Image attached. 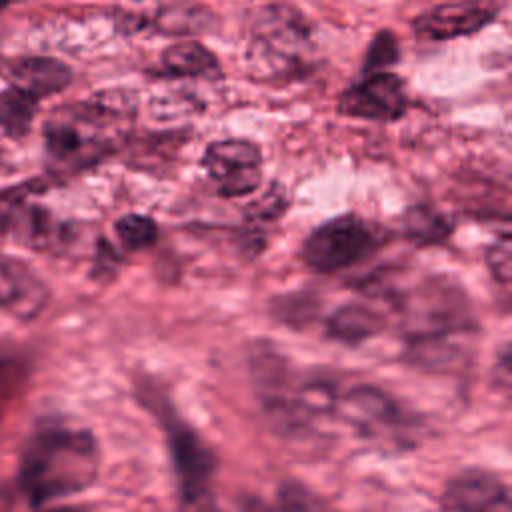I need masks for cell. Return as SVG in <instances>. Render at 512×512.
<instances>
[{"label":"cell","instance_id":"1","mask_svg":"<svg viewBox=\"0 0 512 512\" xmlns=\"http://www.w3.org/2000/svg\"><path fill=\"white\" fill-rule=\"evenodd\" d=\"M100 454L90 430L64 420L42 422L18 462V488L34 506L84 492L98 476Z\"/></svg>","mask_w":512,"mask_h":512},{"label":"cell","instance_id":"2","mask_svg":"<svg viewBox=\"0 0 512 512\" xmlns=\"http://www.w3.org/2000/svg\"><path fill=\"white\" fill-rule=\"evenodd\" d=\"M134 112L110 96L64 104L44 120V152L56 172L86 170L114 154L128 138Z\"/></svg>","mask_w":512,"mask_h":512},{"label":"cell","instance_id":"3","mask_svg":"<svg viewBox=\"0 0 512 512\" xmlns=\"http://www.w3.org/2000/svg\"><path fill=\"white\" fill-rule=\"evenodd\" d=\"M246 66L254 80H298L314 68L312 30L302 12L284 2L260 6L250 20Z\"/></svg>","mask_w":512,"mask_h":512},{"label":"cell","instance_id":"4","mask_svg":"<svg viewBox=\"0 0 512 512\" xmlns=\"http://www.w3.org/2000/svg\"><path fill=\"white\" fill-rule=\"evenodd\" d=\"M382 242L380 230L356 214L336 216L310 232L302 244V258L316 272H336L348 268Z\"/></svg>","mask_w":512,"mask_h":512},{"label":"cell","instance_id":"5","mask_svg":"<svg viewBox=\"0 0 512 512\" xmlns=\"http://www.w3.org/2000/svg\"><path fill=\"white\" fill-rule=\"evenodd\" d=\"M200 164L224 198L248 196L262 180L260 146L244 138H226L208 144Z\"/></svg>","mask_w":512,"mask_h":512},{"label":"cell","instance_id":"6","mask_svg":"<svg viewBox=\"0 0 512 512\" xmlns=\"http://www.w3.org/2000/svg\"><path fill=\"white\" fill-rule=\"evenodd\" d=\"M332 416L342 418L370 440L400 438L410 428L400 404L374 386H354L338 394Z\"/></svg>","mask_w":512,"mask_h":512},{"label":"cell","instance_id":"7","mask_svg":"<svg viewBox=\"0 0 512 512\" xmlns=\"http://www.w3.org/2000/svg\"><path fill=\"white\" fill-rule=\"evenodd\" d=\"M168 444L176 468L180 496L190 512H212L210 478L214 472L212 452L182 422H168Z\"/></svg>","mask_w":512,"mask_h":512},{"label":"cell","instance_id":"8","mask_svg":"<svg viewBox=\"0 0 512 512\" xmlns=\"http://www.w3.org/2000/svg\"><path fill=\"white\" fill-rule=\"evenodd\" d=\"M342 116L394 122L408 110V92L404 80L394 72H370L364 80L348 86L336 104Z\"/></svg>","mask_w":512,"mask_h":512},{"label":"cell","instance_id":"9","mask_svg":"<svg viewBox=\"0 0 512 512\" xmlns=\"http://www.w3.org/2000/svg\"><path fill=\"white\" fill-rule=\"evenodd\" d=\"M500 14L496 0H458L438 4L414 18V34L426 40H454L490 26Z\"/></svg>","mask_w":512,"mask_h":512},{"label":"cell","instance_id":"10","mask_svg":"<svg viewBox=\"0 0 512 512\" xmlns=\"http://www.w3.org/2000/svg\"><path fill=\"white\" fill-rule=\"evenodd\" d=\"M440 512H512L508 486L488 470H464L444 488Z\"/></svg>","mask_w":512,"mask_h":512},{"label":"cell","instance_id":"11","mask_svg":"<svg viewBox=\"0 0 512 512\" xmlns=\"http://www.w3.org/2000/svg\"><path fill=\"white\" fill-rule=\"evenodd\" d=\"M0 234L32 250H48L62 238L52 214L14 190L0 194Z\"/></svg>","mask_w":512,"mask_h":512},{"label":"cell","instance_id":"12","mask_svg":"<svg viewBox=\"0 0 512 512\" xmlns=\"http://www.w3.org/2000/svg\"><path fill=\"white\" fill-rule=\"evenodd\" d=\"M48 300L46 282L26 262L0 254V312L30 322L42 314Z\"/></svg>","mask_w":512,"mask_h":512},{"label":"cell","instance_id":"13","mask_svg":"<svg viewBox=\"0 0 512 512\" xmlns=\"http://www.w3.org/2000/svg\"><path fill=\"white\" fill-rule=\"evenodd\" d=\"M8 82L38 100L54 96L70 86L72 70L58 58L50 56H20L4 66Z\"/></svg>","mask_w":512,"mask_h":512},{"label":"cell","instance_id":"14","mask_svg":"<svg viewBox=\"0 0 512 512\" xmlns=\"http://www.w3.org/2000/svg\"><path fill=\"white\" fill-rule=\"evenodd\" d=\"M160 74L166 78H218L220 64L214 52L194 40L170 44L160 56Z\"/></svg>","mask_w":512,"mask_h":512},{"label":"cell","instance_id":"15","mask_svg":"<svg viewBox=\"0 0 512 512\" xmlns=\"http://www.w3.org/2000/svg\"><path fill=\"white\" fill-rule=\"evenodd\" d=\"M382 328V314L374 308H368L366 304H346L338 308L328 322V332L348 344H358L366 338H372Z\"/></svg>","mask_w":512,"mask_h":512},{"label":"cell","instance_id":"16","mask_svg":"<svg viewBox=\"0 0 512 512\" xmlns=\"http://www.w3.org/2000/svg\"><path fill=\"white\" fill-rule=\"evenodd\" d=\"M40 100L32 94L8 84L0 92V134L8 138H24L36 118Z\"/></svg>","mask_w":512,"mask_h":512},{"label":"cell","instance_id":"17","mask_svg":"<svg viewBox=\"0 0 512 512\" xmlns=\"http://www.w3.org/2000/svg\"><path fill=\"white\" fill-rule=\"evenodd\" d=\"M404 228L410 240L420 244L438 242L450 232L448 220L428 206H414L404 216Z\"/></svg>","mask_w":512,"mask_h":512},{"label":"cell","instance_id":"18","mask_svg":"<svg viewBox=\"0 0 512 512\" xmlns=\"http://www.w3.org/2000/svg\"><path fill=\"white\" fill-rule=\"evenodd\" d=\"M118 240L128 250H142L156 242L158 226L150 216L144 214H124L114 224Z\"/></svg>","mask_w":512,"mask_h":512},{"label":"cell","instance_id":"19","mask_svg":"<svg viewBox=\"0 0 512 512\" xmlns=\"http://www.w3.org/2000/svg\"><path fill=\"white\" fill-rule=\"evenodd\" d=\"M26 378V364L16 352L0 350V416L6 412L8 404L22 390Z\"/></svg>","mask_w":512,"mask_h":512},{"label":"cell","instance_id":"20","mask_svg":"<svg viewBox=\"0 0 512 512\" xmlns=\"http://www.w3.org/2000/svg\"><path fill=\"white\" fill-rule=\"evenodd\" d=\"M276 512H330L326 502L298 482H284L278 492Z\"/></svg>","mask_w":512,"mask_h":512},{"label":"cell","instance_id":"21","mask_svg":"<svg viewBox=\"0 0 512 512\" xmlns=\"http://www.w3.org/2000/svg\"><path fill=\"white\" fill-rule=\"evenodd\" d=\"M398 56H400V50H398L396 36L390 30H380L368 46L362 70L364 74L380 72L386 66H392L398 60Z\"/></svg>","mask_w":512,"mask_h":512},{"label":"cell","instance_id":"22","mask_svg":"<svg viewBox=\"0 0 512 512\" xmlns=\"http://www.w3.org/2000/svg\"><path fill=\"white\" fill-rule=\"evenodd\" d=\"M486 264L492 276L500 284L510 282V270H512V246H510V236L504 234L500 236L486 252Z\"/></svg>","mask_w":512,"mask_h":512},{"label":"cell","instance_id":"23","mask_svg":"<svg viewBox=\"0 0 512 512\" xmlns=\"http://www.w3.org/2000/svg\"><path fill=\"white\" fill-rule=\"evenodd\" d=\"M8 2H10V0H0V10H4V8L8 6Z\"/></svg>","mask_w":512,"mask_h":512}]
</instances>
